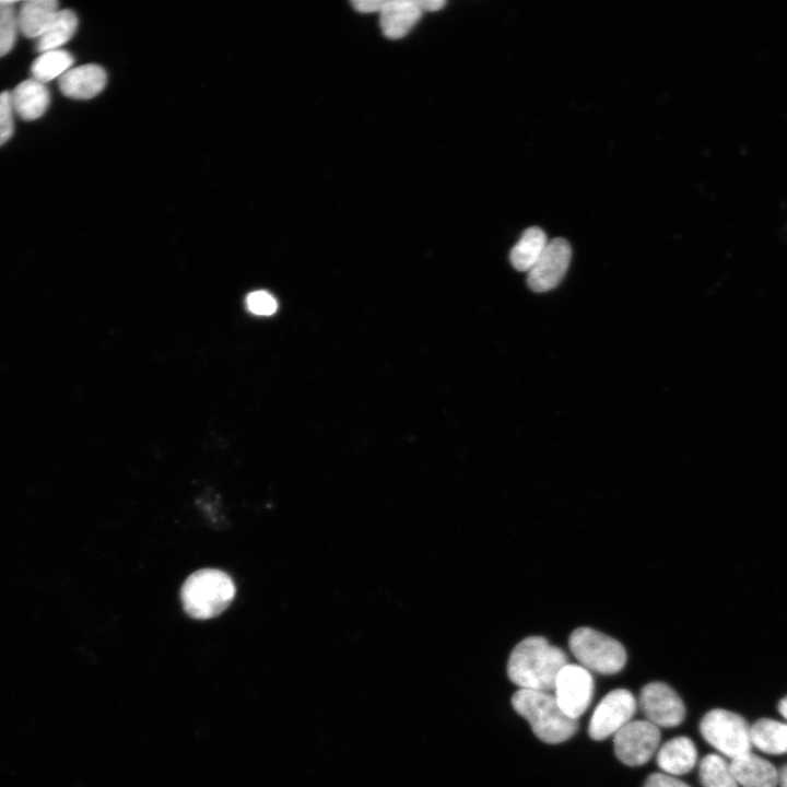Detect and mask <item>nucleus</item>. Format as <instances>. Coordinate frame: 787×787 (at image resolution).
Masks as SVG:
<instances>
[{"mask_svg": "<svg viewBox=\"0 0 787 787\" xmlns=\"http://www.w3.org/2000/svg\"><path fill=\"white\" fill-rule=\"evenodd\" d=\"M235 596V585L224 572L203 568L191 574L180 591L185 611L195 619H211L222 613Z\"/></svg>", "mask_w": 787, "mask_h": 787, "instance_id": "7ed1b4c3", "label": "nucleus"}, {"mask_svg": "<svg viewBox=\"0 0 787 787\" xmlns=\"http://www.w3.org/2000/svg\"><path fill=\"white\" fill-rule=\"evenodd\" d=\"M567 663V656L561 648L544 637L529 636L512 650L507 674L520 689L550 693L559 672Z\"/></svg>", "mask_w": 787, "mask_h": 787, "instance_id": "f257e3e1", "label": "nucleus"}, {"mask_svg": "<svg viewBox=\"0 0 787 787\" xmlns=\"http://www.w3.org/2000/svg\"><path fill=\"white\" fill-rule=\"evenodd\" d=\"M572 654L582 667L600 674H613L625 665L624 647L614 638L590 627H578L569 636Z\"/></svg>", "mask_w": 787, "mask_h": 787, "instance_id": "20e7f679", "label": "nucleus"}, {"mask_svg": "<svg viewBox=\"0 0 787 787\" xmlns=\"http://www.w3.org/2000/svg\"><path fill=\"white\" fill-rule=\"evenodd\" d=\"M571 257L572 249L566 239L557 237L548 242L541 256L528 271V286L538 293L557 286L567 271Z\"/></svg>", "mask_w": 787, "mask_h": 787, "instance_id": "9d476101", "label": "nucleus"}, {"mask_svg": "<svg viewBox=\"0 0 787 787\" xmlns=\"http://www.w3.org/2000/svg\"><path fill=\"white\" fill-rule=\"evenodd\" d=\"M422 11H437L442 9L446 3L443 0H419Z\"/></svg>", "mask_w": 787, "mask_h": 787, "instance_id": "bb28decb", "label": "nucleus"}, {"mask_svg": "<svg viewBox=\"0 0 787 787\" xmlns=\"http://www.w3.org/2000/svg\"><path fill=\"white\" fill-rule=\"evenodd\" d=\"M751 742L767 754L787 753V724L762 718L750 726Z\"/></svg>", "mask_w": 787, "mask_h": 787, "instance_id": "a211bd4d", "label": "nucleus"}, {"mask_svg": "<svg viewBox=\"0 0 787 787\" xmlns=\"http://www.w3.org/2000/svg\"><path fill=\"white\" fill-rule=\"evenodd\" d=\"M245 302L247 309L258 316H270L278 309L277 299L263 290L250 292L247 294Z\"/></svg>", "mask_w": 787, "mask_h": 787, "instance_id": "5701e85b", "label": "nucleus"}, {"mask_svg": "<svg viewBox=\"0 0 787 787\" xmlns=\"http://www.w3.org/2000/svg\"><path fill=\"white\" fill-rule=\"evenodd\" d=\"M700 731L707 743L731 760L751 752L750 726L736 713L709 710L700 723Z\"/></svg>", "mask_w": 787, "mask_h": 787, "instance_id": "39448f33", "label": "nucleus"}, {"mask_svg": "<svg viewBox=\"0 0 787 787\" xmlns=\"http://www.w3.org/2000/svg\"><path fill=\"white\" fill-rule=\"evenodd\" d=\"M512 705L545 743L564 742L578 729L577 719L568 717L549 692L519 689L512 696Z\"/></svg>", "mask_w": 787, "mask_h": 787, "instance_id": "f03ea898", "label": "nucleus"}, {"mask_svg": "<svg viewBox=\"0 0 787 787\" xmlns=\"http://www.w3.org/2000/svg\"><path fill=\"white\" fill-rule=\"evenodd\" d=\"M730 768L742 787H777L778 771L765 759L751 752L731 760Z\"/></svg>", "mask_w": 787, "mask_h": 787, "instance_id": "ddd939ff", "label": "nucleus"}, {"mask_svg": "<svg viewBox=\"0 0 787 787\" xmlns=\"http://www.w3.org/2000/svg\"><path fill=\"white\" fill-rule=\"evenodd\" d=\"M385 0H355L352 1L353 8L361 13L380 12Z\"/></svg>", "mask_w": 787, "mask_h": 787, "instance_id": "a878e982", "label": "nucleus"}, {"mask_svg": "<svg viewBox=\"0 0 787 787\" xmlns=\"http://www.w3.org/2000/svg\"><path fill=\"white\" fill-rule=\"evenodd\" d=\"M78 27V16L71 10H58L43 34L36 38V50L60 49V47L72 38Z\"/></svg>", "mask_w": 787, "mask_h": 787, "instance_id": "6ab92c4d", "label": "nucleus"}, {"mask_svg": "<svg viewBox=\"0 0 787 787\" xmlns=\"http://www.w3.org/2000/svg\"><path fill=\"white\" fill-rule=\"evenodd\" d=\"M106 82L105 70L94 63L71 68L58 80L62 94L75 99H89L98 95Z\"/></svg>", "mask_w": 787, "mask_h": 787, "instance_id": "9b49d317", "label": "nucleus"}, {"mask_svg": "<svg viewBox=\"0 0 787 787\" xmlns=\"http://www.w3.org/2000/svg\"><path fill=\"white\" fill-rule=\"evenodd\" d=\"M547 244V235L540 227L531 226L525 230L509 254L513 267L518 271L528 272L541 256Z\"/></svg>", "mask_w": 787, "mask_h": 787, "instance_id": "f3484780", "label": "nucleus"}, {"mask_svg": "<svg viewBox=\"0 0 787 787\" xmlns=\"http://www.w3.org/2000/svg\"><path fill=\"white\" fill-rule=\"evenodd\" d=\"M10 94L14 114L27 121L42 117L50 103L45 84L33 78L17 84Z\"/></svg>", "mask_w": 787, "mask_h": 787, "instance_id": "4468645a", "label": "nucleus"}, {"mask_svg": "<svg viewBox=\"0 0 787 787\" xmlns=\"http://www.w3.org/2000/svg\"><path fill=\"white\" fill-rule=\"evenodd\" d=\"M778 785L779 787H787V764L778 771Z\"/></svg>", "mask_w": 787, "mask_h": 787, "instance_id": "cd10ccee", "label": "nucleus"}, {"mask_svg": "<svg viewBox=\"0 0 787 787\" xmlns=\"http://www.w3.org/2000/svg\"><path fill=\"white\" fill-rule=\"evenodd\" d=\"M13 114L11 94L4 91L0 93V145L4 144L13 133Z\"/></svg>", "mask_w": 787, "mask_h": 787, "instance_id": "b1692460", "label": "nucleus"}, {"mask_svg": "<svg viewBox=\"0 0 787 787\" xmlns=\"http://www.w3.org/2000/svg\"><path fill=\"white\" fill-rule=\"evenodd\" d=\"M16 1L0 0V57L14 46L19 33L16 22Z\"/></svg>", "mask_w": 787, "mask_h": 787, "instance_id": "4be33fe9", "label": "nucleus"}, {"mask_svg": "<svg viewBox=\"0 0 787 787\" xmlns=\"http://www.w3.org/2000/svg\"><path fill=\"white\" fill-rule=\"evenodd\" d=\"M636 712V700L625 689L609 692L597 705L589 721L588 733L600 741L615 735L630 723Z\"/></svg>", "mask_w": 787, "mask_h": 787, "instance_id": "423d86ee", "label": "nucleus"}, {"mask_svg": "<svg viewBox=\"0 0 787 787\" xmlns=\"http://www.w3.org/2000/svg\"><path fill=\"white\" fill-rule=\"evenodd\" d=\"M73 57L63 49H54L40 52L33 61L31 73L33 79L46 83L60 78L72 68Z\"/></svg>", "mask_w": 787, "mask_h": 787, "instance_id": "aec40b11", "label": "nucleus"}, {"mask_svg": "<svg viewBox=\"0 0 787 787\" xmlns=\"http://www.w3.org/2000/svg\"><path fill=\"white\" fill-rule=\"evenodd\" d=\"M660 741V731L648 720L630 721L614 735V752L625 765L647 763Z\"/></svg>", "mask_w": 787, "mask_h": 787, "instance_id": "0eeeda50", "label": "nucleus"}, {"mask_svg": "<svg viewBox=\"0 0 787 787\" xmlns=\"http://www.w3.org/2000/svg\"><path fill=\"white\" fill-rule=\"evenodd\" d=\"M553 691L562 710L568 717L577 719L591 703L592 676L582 666L567 663L559 672Z\"/></svg>", "mask_w": 787, "mask_h": 787, "instance_id": "6e6552de", "label": "nucleus"}, {"mask_svg": "<svg viewBox=\"0 0 787 787\" xmlns=\"http://www.w3.org/2000/svg\"><path fill=\"white\" fill-rule=\"evenodd\" d=\"M778 712L783 717L787 719V696H785L778 704Z\"/></svg>", "mask_w": 787, "mask_h": 787, "instance_id": "c85d7f7f", "label": "nucleus"}, {"mask_svg": "<svg viewBox=\"0 0 787 787\" xmlns=\"http://www.w3.org/2000/svg\"><path fill=\"white\" fill-rule=\"evenodd\" d=\"M696 760L695 744L684 736L667 741L659 749L656 756L659 768L671 775L689 773L694 767Z\"/></svg>", "mask_w": 787, "mask_h": 787, "instance_id": "2eb2a0df", "label": "nucleus"}, {"mask_svg": "<svg viewBox=\"0 0 787 787\" xmlns=\"http://www.w3.org/2000/svg\"><path fill=\"white\" fill-rule=\"evenodd\" d=\"M419 0H385L379 12V24L389 39L406 36L422 15Z\"/></svg>", "mask_w": 787, "mask_h": 787, "instance_id": "f8f14e48", "label": "nucleus"}, {"mask_svg": "<svg viewBox=\"0 0 787 787\" xmlns=\"http://www.w3.org/2000/svg\"><path fill=\"white\" fill-rule=\"evenodd\" d=\"M639 707L647 720L657 727L679 726L685 717L681 697L662 682H650L642 689Z\"/></svg>", "mask_w": 787, "mask_h": 787, "instance_id": "1a4fd4ad", "label": "nucleus"}, {"mask_svg": "<svg viewBox=\"0 0 787 787\" xmlns=\"http://www.w3.org/2000/svg\"><path fill=\"white\" fill-rule=\"evenodd\" d=\"M55 0H26L16 10L19 32L27 38H38L58 12Z\"/></svg>", "mask_w": 787, "mask_h": 787, "instance_id": "dca6fc26", "label": "nucleus"}, {"mask_svg": "<svg viewBox=\"0 0 787 787\" xmlns=\"http://www.w3.org/2000/svg\"><path fill=\"white\" fill-rule=\"evenodd\" d=\"M644 787H691V786H689L688 784H685L682 780L677 779L672 776L661 774V773H654L646 778Z\"/></svg>", "mask_w": 787, "mask_h": 787, "instance_id": "393cba45", "label": "nucleus"}, {"mask_svg": "<svg viewBox=\"0 0 787 787\" xmlns=\"http://www.w3.org/2000/svg\"><path fill=\"white\" fill-rule=\"evenodd\" d=\"M698 776L703 787H738L730 764L717 754H708L702 759Z\"/></svg>", "mask_w": 787, "mask_h": 787, "instance_id": "412c9836", "label": "nucleus"}]
</instances>
